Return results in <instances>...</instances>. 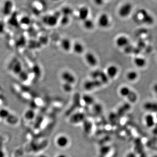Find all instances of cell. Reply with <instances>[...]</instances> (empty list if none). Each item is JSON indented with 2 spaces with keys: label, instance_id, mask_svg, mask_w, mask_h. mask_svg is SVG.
<instances>
[{
  "label": "cell",
  "instance_id": "29",
  "mask_svg": "<svg viewBox=\"0 0 157 157\" xmlns=\"http://www.w3.org/2000/svg\"><path fill=\"white\" fill-rule=\"evenodd\" d=\"M127 99L131 102V103H135L137 99V96L136 93L133 91V90L131 91V93L129 94V96H127Z\"/></svg>",
  "mask_w": 157,
  "mask_h": 157
},
{
  "label": "cell",
  "instance_id": "6",
  "mask_svg": "<svg viewBox=\"0 0 157 157\" xmlns=\"http://www.w3.org/2000/svg\"><path fill=\"white\" fill-rule=\"evenodd\" d=\"M60 77L63 82L69 83L73 85L77 81L75 75L68 70H64L62 72L60 75Z\"/></svg>",
  "mask_w": 157,
  "mask_h": 157
},
{
  "label": "cell",
  "instance_id": "22",
  "mask_svg": "<svg viewBox=\"0 0 157 157\" xmlns=\"http://www.w3.org/2000/svg\"><path fill=\"white\" fill-rule=\"evenodd\" d=\"M132 91L129 87H123L120 88L119 90V93L120 95L124 97L127 98Z\"/></svg>",
  "mask_w": 157,
  "mask_h": 157
},
{
  "label": "cell",
  "instance_id": "35",
  "mask_svg": "<svg viewBox=\"0 0 157 157\" xmlns=\"http://www.w3.org/2000/svg\"><path fill=\"white\" fill-rule=\"evenodd\" d=\"M94 1L97 5H101L103 3L104 0H94Z\"/></svg>",
  "mask_w": 157,
  "mask_h": 157
},
{
  "label": "cell",
  "instance_id": "23",
  "mask_svg": "<svg viewBox=\"0 0 157 157\" xmlns=\"http://www.w3.org/2000/svg\"><path fill=\"white\" fill-rule=\"evenodd\" d=\"M109 80L110 79L108 77L106 72L101 71L100 77H99V80L101 82L102 85L107 84L109 82Z\"/></svg>",
  "mask_w": 157,
  "mask_h": 157
},
{
  "label": "cell",
  "instance_id": "13",
  "mask_svg": "<svg viewBox=\"0 0 157 157\" xmlns=\"http://www.w3.org/2000/svg\"><path fill=\"white\" fill-rule=\"evenodd\" d=\"M89 14H90V9L87 6H82L79 9L78 17L82 22L89 18Z\"/></svg>",
  "mask_w": 157,
  "mask_h": 157
},
{
  "label": "cell",
  "instance_id": "21",
  "mask_svg": "<svg viewBox=\"0 0 157 157\" xmlns=\"http://www.w3.org/2000/svg\"><path fill=\"white\" fill-rule=\"evenodd\" d=\"M84 116L81 113H77L72 116L71 119L72 122L75 124H78L82 122L84 119Z\"/></svg>",
  "mask_w": 157,
  "mask_h": 157
},
{
  "label": "cell",
  "instance_id": "15",
  "mask_svg": "<svg viewBox=\"0 0 157 157\" xmlns=\"http://www.w3.org/2000/svg\"><path fill=\"white\" fill-rule=\"evenodd\" d=\"M144 122L147 127L149 128L152 127L154 126L156 123L155 117L151 114H148L145 116Z\"/></svg>",
  "mask_w": 157,
  "mask_h": 157
},
{
  "label": "cell",
  "instance_id": "18",
  "mask_svg": "<svg viewBox=\"0 0 157 157\" xmlns=\"http://www.w3.org/2000/svg\"><path fill=\"white\" fill-rule=\"evenodd\" d=\"M82 26L86 30L90 31L94 28L95 24L92 19L88 18L82 22Z\"/></svg>",
  "mask_w": 157,
  "mask_h": 157
},
{
  "label": "cell",
  "instance_id": "7",
  "mask_svg": "<svg viewBox=\"0 0 157 157\" xmlns=\"http://www.w3.org/2000/svg\"><path fill=\"white\" fill-rule=\"evenodd\" d=\"M59 17L56 14H52L46 15L43 18V22L47 26L50 27L56 26L59 21Z\"/></svg>",
  "mask_w": 157,
  "mask_h": 157
},
{
  "label": "cell",
  "instance_id": "2",
  "mask_svg": "<svg viewBox=\"0 0 157 157\" xmlns=\"http://www.w3.org/2000/svg\"><path fill=\"white\" fill-rule=\"evenodd\" d=\"M55 144L57 147L64 149L69 146L70 144V139L69 137L67 135L59 134L55 138Z\"/></svg>",
  "mask_w": 157,
  "mask_h": 157
},
{
  "label": "cell",
  "instance_id": "34",
  "mask_svg": "<svg viewBox=\"0 0 157 157\" xmlns=\"http://www.w3.org/2000/svg\"><path fill=\"white\" fill-rule=\"evenodd\" d=\"M125 157H137L136 154L133 152H128L126 155Z\"/></svg>",
  "mask_w": 157,
  "mask_h": 157
},
{
  "label": "cell",
  "instance_id": "5",
  "mask_svg": "<svg viewBox=\"0 0 157 157\" xmlns=\"http://www.w3.org/2000/svg\"><path fill=\"white\" fill-rule=\"evenodd\" d=\"M97 25L101 28H107L111 24V19L109 15L105 13L101 14L97 19Z\"/></svg>",
  "mask_w": 157,
  "mask_h": 157
},
{
  "label": "cell",
  "instance_id": "4",
  "mask_svg": "<svg viewBox=\"0 0 157 157\" xmlns=\"http://www.w3.org/2000/svg\"><path fill=\"white\" fill-rule=\"evenodd\" d=\"M133 9L131 4L129 2L125 3L122 4L118 9V15L122 18H126L130 15Z\"/></svg>",
  "mask_w": 157,
  "mask_h": 157
},
{
  "label": "cell",
  "instance_id": "33",
  "mask_svg": "<svg viewBox=\"0 0 157 157\" xmlns=\"http://www.w3.org/2000/svg\"><path fill=\"white\" fill-rule=\"evenodd\" d=\"M22 23L25 25H28L30 23V20L28 17H24L22 20Z\"/></svg>",
  "mask_w": 157,
  "mask_h": 157
},
{
  "label": "cell",
  "instance_id": "19",
  "mask_svg": "<svg viewBox=\"0 0 157 157\" xmlns=\"http://www.w3.org/2000/svg\"><path fill=\"white\" fill-rule=\"evenodd\" d=\"M134 63L138 68H143L146 64V61L145 59L140 57H137L134 59Z\"/></svg>",
  "mask_w": 157,
  "mask_h": 157
},
{
  "label": "cell",
  "instance_id": "30",
  "mask_svg": "<svg viewBox=\"0 0 157 157\" xmlns=\"http://www.w3.org/2000/svg\"><path fill=\"white\" fill-rule=\"evenodd\" d=\"M59 22L61 25L63 26H66L70 22V18L69 16L63 15L62 17L59 19Z\"/></svg>",
  "mask_w": 157,
  "mask_h": 157
},
{
  "label": "cell",
  "instance_id": "41",
  "mask_svg": "<svg viewBox=\"0 0 157 157\" xmlns=\"http://www.w3.org/2000/svg\"><path fill=\"white\" fill-rule=\"evenodd\" d=\"M153 157H157V156H153Z\"/></svg>",
  "mask_w": 157,
  "mask_h": 157
},
{
  "label": "cell",
  "instance_id": "28",
  "mask_svg": "<svg viewBox=\"0 0 157 157\" xmlns=\"http://www.w3.org/2000/svg\"><path fill=\"white\" fill-rule=\"evenodd\" d=\"M93 106V110L95 113L99 114L101 113L103 111V106L101 104L95 103Z\"/></svg>",
  "mask_w": 157,
  "mask_h": 157
},
{
  "label": "cell",
  "instance_id": "9",
  "mask_svg": "<svg viewBox=\"0 0 157 157\" xmlns=\"http://www.w3.org/2000/svg\"><path fill=\"white\" fill-rule=\"evenodd\" d=\"M102 85L101 82L99 80H88L84 82L83 88L86 90L91 91L96 88H99Z\"/></svg>",
  "mask_w": 157,
  "mask_h": 157
},
{
  "label": "cell",
  "instance_id": "10",
  "mask_svg": "<svg viewBox=\"0 0 157 157\" xmlns=\"http://www.w3.org/2000/svg\"><path fill=\"white\" fill-rule=\"evenodd\" d=\"M72 44L71 40L68 38H63L60 42L61 49L65 52H69L72 50Z\"/></svg>",
  "mask_w": 157,
  "mask_h": 157
},
{
  "label": "cell",
  "instance_id": "32",
  "mask_svg": "<svg viewBox=\"0 0 157 157\" xmlns=\"http://www.w3.org/2000/svg\"><path fill=\"white\" fill-rule=\"evenodd\" d=\"M5 25L4 23L0 21V34H2L4 33L5 30Z\"/></svg>",
  "mask_w": 157,
  "mask_h": 157
},
{
  "label": "cell",
  "instance_id": "31",
  "mask_svg": "<svg viewBox=\"0 0 157 157\" xmlns=\"http://www.w3.org/2000/svg\"><path fill=\"white\" fill-rule=\"evenodd\" d=\"M72 10L70 8H65L62 10V14L63 15H66V16H69L71 14Z\"/></svg>",
  "mask_w": 157,
  "mask_h": 157
},
{
  "label": "cell",
  "instance_id": "14",
  "mask_svg": "<svg viewBox=\"0 0 157 157\" xmlns=\"http://www.w3.org/2000/svg\"><path fill=\"white\" fill-rule=\"evenodd\" d=\"M129 41L125 36L121 35L118 36L115 40V44L118 47L125 48L128 46Z\"/></svg>",
  "mask_w": 157,
  "mask_h": 157
},
{
  "label": "cell",
  "instance_id": "12",
  "mask_svg": "<svg viewBox=\"0 0 157 157\" xmlns=\"http://www.w3.org/2000/svg\"><path fill=\"white\" fill-rule=\"evenodd\" d=\"M72 50L77 55H82L85 51V46L81 42H76L72 44Z\"/></svg>",
  "mask_w": 157,
  "mask_h": 157
},
{
  "label": "cell",
  "instance_id": "25",
  "mask_svg": "<svg viewBox=\"0 0 157 157\" xmlns=\"http://www.w3.org/2000/svg\"><path fill=\"white\" fill-rule=\"evenodd\" d=\"M126 77L128 80L133 81L137 79L138 74L135 71H131L127 73Z\"/></svg>",
  "mask_w": 157,
  "mask_h": 157
},
{
  "label": "cell",
  "instance_id": "16",
  "mask_svg": "<svg viewBox=\"0 0 157 157\" xmlns=\"http://www.w3.org/2000/svg\"><path fill=\"white\" fill-rule=\"evenodd\" d=\"M82 98L84 104L87 106H93L96 103L95 98L90 94H84Z\"/></svg>",
  "mask_w": 157,
  "mask_h": 157
},
{
  "label": "cell",
  "instance_id": "17",
  "mask_svg": "<svg viewBox=\"0 0 157 157\" xmlns=\"http://www.w3.org/2000/svg\"><path fill=\"white\" fill-rule=\"evenodd\" d=\"M144 108L150 112H157V103L153 102H148L144 105Z\"/></svg>",
  "mask_w": 157,
  "mask_h": 157
},
{
  "label": "cell",
  "instance_id": "3",
  "mask_svg": "<svg viewBox=\"0 0 157 157\" xmlns=\"http://www.w3.org/2000/svg\"><path fill=\"white\" fill-rule=\"evenodd\" d=\"M137 16L140 19V22L147 25H151L154 22L153 16L145 9H140L137 12Z\"/></svg>",
  "mask_w": 157,
  "mask_h": 157
},
{
  "label": "cell",
  "instance_id": "38",
  "mask_svg": "<svg viewBox=\"0 0 157 157\" xmlns=\"http://www.w3.org/2000/svg\"><path fill=\"white\" fill-rule=\"evenodd\" d=\"M5 157V154L3 150H0V157Z\"/></svg>",
  "mask_w": 157,
  "mask_h": 157
},
{
  "label": "cell",
  "instance_id": "1",
  "mask_svg": "<svg viewBox=\"0 0 157 157\" xmlns=\"http://www.w3.org/2000/svg\"><path fill=\"white\" fill-rule=\"evenodd\" d=\"M9 70L20 79L21 81L26 82L29 78V73L24 68L22 62L16 57L10 60L9 65Z\"/></svg>",
  "mask_w": 157,
  "mask_h": 157
},
{
  "label": "cell",
  "instance_id": "8",
  "mask_svg": "<svg viewBox=\"0 0 157 157\" xmlns=\"http://www.w3.org/2000/svg\"><path fill=\"white\" fill-rule=\"evenodd\" d=\"M84 59L87 65L90 67H95L98 64V58L93 52H86L84 55Z\"/></svg>",
  "mask_w": 157,
  "mask_h": 157
},
{
  "label": "cell",
  "instance_id": "39",
  "mask_svg": "<svg viewBox=\"0 0 157 157\" xmlns=\"http://www.w3.org/2000/svg\"><path fill=\"white\" fill-rule=\"evenodd\" d=\"M38 157H48L46 155H44V154H42L40 155Z\"/></svg>",
  "mask_w": 157,
  "mask_h": 157
},
{
  "label": "cell",
  "instance_id": "26",
  "mask_svg": "<svg viewBox=\"0 0 157 157\" xmlns=\"http://www.w3.org/2000/svg\"><path fill=\"white\" fill-rule=\"evenodd\" d=\"M11 114L9 111L4 108L0 109V118L2 119H7Z\"/></svg>",
  "mask_w": 157,
  "mask_h": 157
},
{
  "label": "cell",
  "instance_id": "36",
  "mask_svg": "<svg viewBox=\"0 0 157 157\" xmlns=\"http://www.w3.org/2000/svg\"><path fill=\"white\" fill-rule=\"evenodd\" d=\"M55 157H69V156L65 153H59Z\"/></svg>",
  "mask_w": 157,
  "mask_h": 157
},
{
  "label": "cell",
  "instance_id": "40",
  "mask_svg": "<svg viewBox=\"0 0 157 157\" xmlns=\"http://www.w3.org/2000/svg\"><path fill=\"white\" fill-rule=\"evenodd\" d=\"M54 1H60V0H54Z\"/></svg>",
  "mask_w": 157,
  "mask_h": 157
},
{
  "label": "cell",
  "instance_id": "24",
  "mask_svg": "<svg viewBox=\"0 0 157 157\" xmlns=\"http://www.w3.org/2000/svg\"><path fill=\"white\" fill-rule=\"evenodd\" d=\"M61 88L63 91L65 92L66 93H70L73 90V85L69 84V83H66V82H63L62 83Z\"/></svg>",
  "mask_w": 157,
  "mask_h": 157
},
{
  "label": "cell",
  "instance_id": "27",
  "mask_svg": "<svg viewBox=\"0 0 157 157\" xmlns=\"http://www.w3.org/2000/svg\"><path fill=\"white\" fill-rule=\"evenodd\" d=\"M101 71L100 69H95L90 73V76L92 80H99Z\"/></svg>",
  "mask_w": 157,
  "mask_h": 157
},
{
  "label": "cell",
  "instance_id": "11",
  "mask_svg": "<svg viewBox=\"0 0 157 157\" xmlns=\"http://www.w3.org/2000/svg\"><path fill=\"white\" fill-rule=\"evenodd\" d=\"M118 72L119 69L116 66L111 65L107 67L105 72L109 79H113L117 76Z\"/></svg>",
  "mask_w": 157,
  "mask_h": 157
},
{
  "label": "cell",
  "instance_id": "42",
  "mask_svg": "<svg viewBox=\"0 0 157 157\" xmlns=\"http://www.w3.org/2000/svg\"></svg>",
  "mask_w": 157,
  "mask_h": 157
},
{
  "label": "cell",
  "instance_id": "20",
  "mask_svg": "<svg viewBox=\"0 0 157 157\" xmlns=\"http://www.w3.org/2000/svg\"><path fill=\"white\" fill-rule=\"evenodd\" d=\"M35 116V112L33 109H28L27 110L24 114V117L27 121H32Z\"/></svg>",
  "mask_w": 157,
  "mask_h": 157
},
{
  "label": "cell",
  "instance_id": "37",
  "mask_svg": "<svg viewBox=\"0 0 157 157\" xmlns=\"http://www.w3.org/2000/svg\"><path fill=\"white\" fill-rule=\"evenodd\" d=\"M153 90H154V91L155 92V93H156L157 97V83L155 84V85H154V86H153Z\"/></svg>",
  "mask_w": 157,
  "mask_h": 157
}]
</instances>
